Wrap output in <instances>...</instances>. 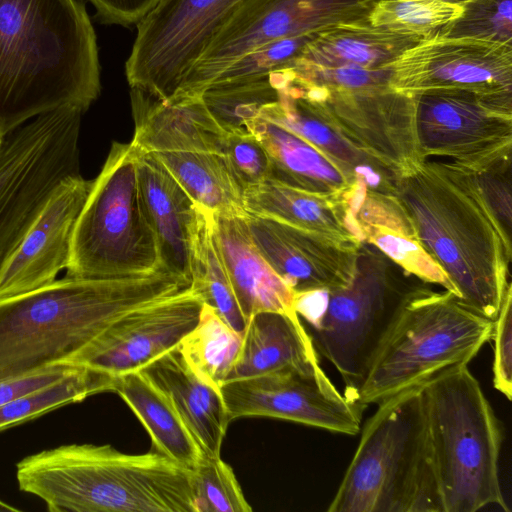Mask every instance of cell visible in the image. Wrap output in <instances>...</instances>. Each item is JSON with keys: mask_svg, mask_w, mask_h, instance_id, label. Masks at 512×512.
<instances>
[{"mask_svg": "<svg viewBox=\"0 0 512 512\" xmlns=\"http://www.w3.org/2000/svg\"><path fill=\"white\" fill-rule=\"evenodd\" d=\"M101 92L94 28L79 0H0V134Z\"/></svg>", "mask_w": 512, "mask_h": 512, "instance_id": "cell-1", "label": "cell"}, {"mask_svg": "<svg viewBox=\"0 0 512 512\" xmlns=\"http://www.w3.org/2000/svg\"><path fill=\"white\" fill-rule=\"evenodd\" d=\"M394 190L455 296L494 321L511 289V236L487 204L477 173L426 158L398 178Z\"/></svg>", "mask_w": 512, "mask_h": 512, "instance_id": "cell-2", "label": "cell"}, {"mask_svg": "<svg viewBox=\"0 0 512 512\" xmlns=\"http://www.w3.org/2000/svg\"><path fill=\"white\" fill-rule=\"evenodd\" d=\"M190 285V280L164 268L114 278L65 275L2 300L0 379L67 363L125 314Z\"/></svg>", "mask_w": 512, "mask_h": 512, "instance_id": "cell-3", "label": "cell"}, {"mask_svg": "<svg viewBox=\"0 0 512 512\" xmlns=\"http://www.w3.org/2000/svg\"><path fill=\"white\" fill-rule=\"evenodd\" d=\"M16 478L50 512H197L192 471L157 451L61 445L20 460Z\"/></svg>", "mask_w": 512, "mask_h": 512, "instance_id": "cell-4", "label": "cell"}, {"mask_svg": "<svg viewBox=\"0 0 512 512\" xmlns=\"http://www.w3.org/2000/svg\"><path fill=\"white\" fill-rule=\"evenodd\" d=\"M421 393L441 512L509 511L500 482L502 425L468 365L442 371Z\"/></svg>", "mask_w": 512, "mask_h": 512, "instance_id": "cell-5", "label": "cell"}, {"mask_svg": "<svg viewBox=\"0 0 512 512\" xmlns=\"http://www.w3.org/2000/svg\"><path fill=\"white\" fill-rule=\"evenodd\" d=\"M492 331L493 320L450 291L409 287L360 381L345 396L365 409L444 370L468 365L491 340Z\"/></svg>", "mask_w": 512, "mask_h": 512, "instance_id": "cell-6", "label": "cell"}, {"mask_svg": "<svg viewBox=\"0 0 512 512\" xmlns=\"http://www.w3.org/2000/svg\"><path fill=\"white\" fill-rule=\"evenodd\" d=\"M328 512H441L421 385L377 404Z\"/></svg>", "mask_w": 512, "mask_h": 512, "instance_id": "cell-7", "label": "cell"}, {"mask_svg": "<svg viewBox=\"0 0 512 512\" xmlns=\"http://www.w3.org/2000/svg\"><path fill=\"white\" fill-rule=\"evenodd\" d=\"M138 155L132 142H112L76 221L66 275L114 278L163 268L139 185Z\"/></svg>", "mask_w": 512, "mask_h": 512, "instance_id": "cell-8", "label": "cell"}, {"mask_svg": "<svg viewBox=\"0 0 512 512\" xmlns=\"http://www.w3.org/2000/svg\"><path fill=\"white\" fill-rule=\"evenodd\" d=\"M392 261L363 241L350 283L333 291L295 294L294 308L312 343L340 374L344 395L360 381L368 360L409 287Z\"/></svg>", "mask_w": 512, "mask_h": 512, "instance_id": "cell-9", "label": "cell"}, {"mask_svg": "<svg viewBox=\"0 0 512 512\" xmlns=\"http://www.w3.org/2000/svg\"><path fill=\"white\" fill-rule=\"evenodd\" d=\"M84 113L73 105L62 106L3 137L0 145V268L62 181L80 174L79 139Z\"/></svg>", "mask_w": 512, "mask_h": 512, "instance_id": "cell-10", "label": "cell"}, {"mask_svg": "<svg viewBox=\"0 0 512 512\" xmlns=\"http://www.w3.org/2000/svg\"><path fill=\"white\" fill-rule=\"evenodd\" d=\"M378 0H245L218 29L184 78L195 92L236 60L270 41L368 22Z\"/></svg>", "mask_w": 512, "mask_h": 512, "instance_id": "cell-11", "label": "cell"}, {"mask_svg": "<svg viewBox=\"0 0 512 512\" xmlns=\"http://www.w3.org/2000/svg\"><path fill=\"white\" fill-rule=\"evenodd\" d=\"M245 0H162L137 24L125 64L131 88L170 99L211 39Z\"/></svg>", "mask_w": 512, "mask_h": 512, "instance_id": "cell-12", "label": "cell"}, {"mask_svg": "<svg viewBox=\"0 0 512 512\" xmlns=\"http://www.w3.org/2000/svg\"><path fill=\"white\" fill-rule=\"evenodd\" d=\"M411 96L418 144L425 159L445 157L476 173L511 160L512 105L456 89Z\"/></svg>", "mask_w": 512, "mask_h": 512, "instance_id": "cell-13", "label": "cell"}, {"mask_svg": "<svg viewBox=\"0 0 512 512\" xmlns=\"http://www.w3.org/2000/svg\"><path fill=\"white\" fill-rule=\"evenodd\" d=\"M220 393L230 421L270 417L346 435L361 429L364 408L341 393L321 366L229 380Z\"/></svg>", "mask_w": 512, "mask_h": 512, "instance_id": "cell-14", "label": "cell"}, {"mask_svg": "<svg viewBox=\"0 0 512 512\" xmlns=\"http://www.w3.org/2000/svg\"><path fill=\"white\" fill-rule=\"evenodd\" d=\"M301 86L321 103L340 132L386 170L394 183L425 160L411 95L391 86L362 90Z\"/></svg>", "mask_w": 512, "mask_h": 512, "instance_id": "cell-15", "label": "cell"}, {"mask_svg": "<svg viewBox=\"0 0 512 512\" xmlns=\"http://www.w3.org/2000/svg\"><path fill=\"white\" fill-rule=\"evenodd\" d=\"M390 85L409 95L466 90L512 105V44L433 34L393 63Z\"/></svg>", "mask_w": 512, "mask_h": 512, "instance_id": "cell-16", "label": "cell"}, {"mask_svg": "<svg viewBox=\"0 0 512 512\" xmlns=\"http://www.w3.org/2000/svg\"><path fill=\"white\" fill-rule=\"evenodd\" d=\"M202 305L199 295L189 286L137 308L115 321L67 363L115 377L139 371L179 345L197 325Z\"/></svg>", "mask_w": 512, "mask_h": 512, "instance_id": "cell-17", "label": "cell"}, {"mask_svg": "<svg viewBox=\"0 0 512 512\" xmlns=\"http://www.w3.org/2000/svg\"><path fill=\"white\" fill-rule=\"evenodd\" d=\"M245 220L260 254L295 294L333 291L352 280L361 245L248 212Z\"/></svg>", "mask_w": 512, "mask_h": 512, "instance_id": "cell-18", "label": "cell"}, {"mask_svg": "<svg viewBox=\"0 0 512 512\" xmlns=\"http://www.w3.org/2000/svg\"><path fill=\"white\" fill-rule=\"evenodd\" d=\"M92 182L77 174L57 187L0 268V301L48 285L67 269L75 224Z\"/></svg>", "mask_w": 512, "mask_h": 512, "instance_id": "cell-19", "label": "cell"}, {"mask_svg": "<svg viewBox=\"0 0 512 512\" xmlns=\"http://www.w3.org/2000/svg\"><path fill=\"white\" fill-rule=\"evenodd\" d=\"M277 97L265 105L259 116L301 137L368 190L394 194V179L333 123L321 103L294 82L285 69L270 74Z\"/></svg>", "mask_w": 512, "mask_h": 512, "instance_id": "cell-20", "label": "cell"}, {"mask_svg": "<svg viewBox=\"0 0 512 512\" xmlns=\"http://www.w3.org/2000/svg\"><path fill=\"white\" fill-rule=\"evenodd\" d=\"M135 122L133 145L141 152L211 151L223 153L227 132L218 124L202 95L161 100L131 88Z\"/></svg>", "mask_w": 512, "mask_h": 512, "instance_id": "cell-21", "label": "cell"}, {"mask_svg": "<svg viewBox=\"0 0 512 512\" xmlns=\"http://www.w3.org/2000/svg\"><path fill=\"white\" fill-rule=\"evenodd\" d=\"M137 170L144 204L158 241L161 265L191 282L199 206L152 153L139 151Z\"/></svg>", "mask_w": 512, "mask_h": 512, "instance_id": "cell-22", "label": "cell"}, {"mask_svg": "<svg viewBox=\"0 0 512 512\" xmlns=\"http://www.w3.org/2000/svg\"><path fill=\"white\" fill-rule=\"evenodd\" d=\"M139 371L167 398L203 454L220 456L231 422L224 400L191 370L178 346Z\"/></svg>", "mask_w": 512, "mask_h": 512, "instance_id": "cell-23", "label": "cell"}, {"mask_svg": "<svg viewBox=\"0 0 512 512\" xmlns=\"http://www.w3.org/2000/svg\"><path fill=\"white\" fill-rule=\"evenodd\" d=\"M246 216L213 214V229L233 292L246 320L261 311L296 313L295 293L256 248Z\"/></svg>", "mask_w": 512, "mask_h": 512, "instance_id": "cell-24", "label": "cell"}, {"mask_svg": "<svg viewBox=\"0 0 512 512\" xmlns=\"http://www.w3.org/2000/svg\"><path fill=\"white\" fill-rule=\"evenodd\" d=\"M266 149L270 178L303 191L346 198L351 209L366 186L349 176L310 143L269 120L257 116L245 124Z\"/></svg>", "mask_w": 512, "mask_h": 512, "instance_id": "cell-25", "label": "cell"}, {"mask_svg": "<svg viewBox=\"0 0 512 512\" xmlns=\"http://www.w3.org/2000/svg\"><path fill=\"white\" fill-rule=\"evenodd\" d=\"M352 213L363 241L373 245L406 273L455 295L453 285L421 244L395 194L366 189Z\"/></svg>", "mask_w": 512, "mask_h": 512, "instance_id": "cell-26", "label": "cell"}, {"mask_svg": "<svg viewBox=\"0 0 512 512\" xmlns=\"http://www.w3.org/2000/svg\"><path fill=\"white\" fill-rule=\"evenodd\" d=\"M319 366L318 353L297 313L261 311L248 319L226 381Z\"/></svg>", "mask_w": 512, "mask_h": 512, "instance_id": "cell-27", "label": "cell"}, {"mask_svg": "<svg viewBox=\"0 0 512 512\" xmlns=\"http://www.w3.org/2000/svg\"><path fill=\"white\" fill-rule=\"evenodd\" d=\"M243 203L250 214L347 243L363 242L351 204L344 197L311 193L268 179L246 189Z\"/></svg>", "mask_w": 512, "mask_h": 512, "instance_id": "cell-28", "label": "cell"}, {"mask_svg": "<svg viewBox=\"0 0 512 512\" xmlns=\"http://www.w3.org/2000/svg\"><path fill=\"white\" fill-rule=\"evenodd\" d=\"M425 38L373 27L369 22L340 25L320 32L297 60L317 67L383 69Z\"/></svg>", "mask_w": 512, "mask_h": 512, "instance_id": "cell-29", "label": "cell"}, {"mask_svg": "<svg viewBox=\"0 0 512 512\" xmlns=\"http://www.w3.org/2000/svg\"><path fill=\"white\" fill-rule=\"evenodd\" d=\"M117 393L149 433L155 451L192 469L203 452L167 398L140 371L115 377Z\"/></svg>", "mask_w": 512, "mask_h": 512, "instance_id": "cell-30", "label": "cell"}, {"mask_svg": "<svg viewBox=\"0 0 512 512\" xmlns=\"http://www.w3.org/2000/svg\"><path fill=\"white\" fill-rule=\"evenodd\" d=\"M202 209L223 216H246L243 190L223 153L211 151L150 152Z\"/></svg>", "mask_w": 512, "mask_h": 512, "instance_id": "cell-31", "label": "cell"}, {"mask_svg": "<svg viewBox=\"0 0 512 512\" xmlns=\"http://www.w3.org/2000/svg\"><path fill=\"white\" fill-rule=\"evenodd\" d=\"M191 261V287L233 330L243 335L247 320L233 292L213 229V214L199 207Z\"/></svg>", "mask_w": 512, "mask_h": 512, "instance_id": "cell-32", "label": "cell"}, {"mask_svg": "<svg viewBox=\"0 0 512 512\" xmlns=\"http://www.w3.org/2000/svg\"><path fill=\"white\" fill-rule=\"evenodd\" d=\"M242 335L203 304L197 325L181 340L178 349L191 370L220 391L239 353Z\"/></svg>", "mask_w": 512, "mask_h": 512, "instance_id": "cell-33", "label": "cell"}, {"mask_svg": "<svg viewBox=\"0 0 512 512\" xmlns=\"http://www.w3.org/2000/svg\"><path fill=\"white\" fill-rule=\"evenodd\" d=\"M115 376L79 366L60 380L0 406V432L89 396L112 391Z\"/></svg>", "mask_w": 512, "mask_h": 512, "instance_id": "cell-34", "label": "cell"}, {"mask_svg": "<svg viewBox=\"0 0 512 512\" xmlns=\"http://www.w3.org/2000/svg\"><path fill=\"white\" fill-rule=\"evenodd\" d=\"M461 13V5L441 0H378L368 22L399 34L429 37Z\"/></svg>", "mask_w": 512, "mask_h": 512, "instance_id": "cell-35", "label": "cell"}, {"mask_svg": "<svg viewBox=\"0 0 512 512\" xmlns=\"http://www.w3.org/2000/svg\"><path fill=\"white\" fill-rule=\"evenodd\" d=\"M202 97L218 124L230 133L245 129L249 120L276 99L277 89L268 75L241 83L210 86Z\"/></svg>", "mask_w": 512, "mask_h": 512, "instance_id": "cell-36", "label": "cell"}, {"mask_svg": "<svg viewBox=\"0 0 512 512\" xmlns=\"http://www.w3.org/2000/svg\"><path fill=\"white\" fill-rule=\"evenodd\" d=\"M461 6L460 16L435 35L512 44V0H469Z\"/></svg>", "mask_w": 512, "mask_h": 512, "instance_id": "cell-37", "label": "cell"}, {"mask_svg": "<svg viewBox=\"0 0 512 512\" xmlns=\"http://www.w3.org/2000/svg\"><path fill=\"white\" fill-rule=\"evenodd\" d=\"M197 512H250L235 474L220 456L202 454L191 469Z\"/></svg>", "mask_w": 512, "mask_h": 512, "instance_id": "cell-38", "label": "cell"}, {"mask_svg": "<svg viewBox=\"0 0 512 512\" xmlns=\"http://www.w3.org/2000/svg\"><path fill=\"white\" fill-rule=\"evenodd\" d=\"M318 34L285 37L257 47L226 68L208 87L262 78L291 67Z\"/></svg>", "mask_w": 512, "mask_h": 512, "instance_id": "cell-39", "label": "cell"}, {"mask_svg": "<svg viewBox=\"0 0 512 512\" xmlns=\"http://www.w3.org/2000/svg\"><path fill=\"white\" fill-rule=\"evenodd\" d=\"M290 78L304 86L328 90H362L390 87L392 66L377 70L356 67H317L296 60L286 68Z\"/></svg>", "mask_w": 512, "mask_h": 512, "instance_id": "cell-40", "label": "cell"}, {"mask_svg": "<svg viewBox=\"0 0 512 512\" xmlns=\"http://www.w3.org/2000/svg\"><path fill=\"white\" fill-rule=\"evenodd\" d=\"M223 154L243 193L270 178L269 155L258 138L247 129L227 134Z\"/></svg>", "mask_w": 512, "mask_h": 512, "instance_id": "cell-41", "label": "cell"}, {"mask_svg": "<svg viewBox=\"0 0 512 512\" xmlns=\"http://www.w3.org/2000/svg\"><path fill=\"white\" fill-rule=\"evenodd\" d=\"M494 356L492 381L494 388L507 400L512 398V290L510 289L493 321Z\"/></svg>", "mask_w": 512, "mask_h": 512, "instance_id": "cell-42", "label": "cell"}, {"mask_svg": "<svg viewBox=\"0 0 512 512\" xmlns=\"http://www.w3.org/2000/svg\"><path fill=\"white\" fill-rule=\"evenodd\" d=\"M483 196L503 229L511 236V160L477 173Z\"/></svg>", "mask_w": 512, "mask_h": 512, "instance_id": "cell-43", "label": "cell"}, {"mask_svg": "<svg viewBox=\"0 0 512 512\" xmlns=\"http://www.w3.org/2000/svg\"><path fill=\"white\" fill-rule=\"evenodd\" d=\"M79 366L58 363L21 375L0 379V406L60 380Z\"/></svg>", "mask_w": 512, "mask_h": 512, "instance_id": "cell-44", "label": "cell"}, {"mask_svg": "<svg viewBox=\"0 0 512 512\" xmlns=\"http://www.w3.org/2000/svg\"><path fill=\"white\" fill-rule=\"evenodd\" d=\"M96 17L105 24L130 26L138 24L162 0H88Z\"/></svg>", "mask_w": 512, "mask_h": 512, "instance_id": "cell-45", "label": "cell"}, {"mask_svg": "<svg viewBox=\"0 0 512 512\" xmlns=\"http://www.w3.org/2000/svg\"><path fill=\"white\" fill-rule=\"evenodd\" d=\"M17 511H21V510L0 499V512H17Z\"/></svg>", "mask_w": 512, "mask_h": 512, "instance_id": "cell-46", "label": "cell"}, {"mask_svg": "<svg viewBox=\"0 0 512 512\" xmlns=\"http://www.w3.org/2000/svg\"><path fill=\"white\" fill-rule=\"evenodd\" d=\"M441 1L451 3V4H456V5H462L469 0H441Z\"/></svg>", "mask_w": 512, "mask_h": 512, "instance_id": "cell-47", "label": "cell"}, {"mask_svg": "<svg viewBox=\"0 0 512 512\" xmlns=\"http://www.w3.org/2000/svg\"><path fill=\"white\" fill-rule=\"evenodd\" d=\"M2 140H3V136L0 134V145L2 143Z\"/></svg>", "mask_w": 512, "mask_h": 512, "instance_id": "cell-48", "label": "cell"}]
</instances>
